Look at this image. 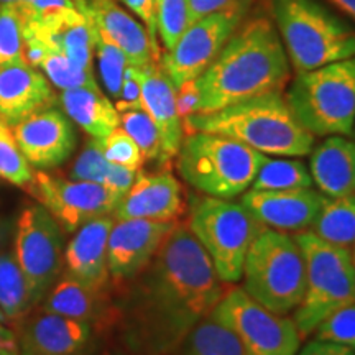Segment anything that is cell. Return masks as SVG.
Wrapping results in <instances>:
<instances>
[{
    "label": "cell",
    "instance_id": "f5cc1de1",
    "mask_svg": "<svg viewBox=\"0 0 355 355\" xmlns=\"http://www.w3.org/2000/svg\"><path fill=\"white\" fill-rule=\"evenodd\" d=\"M0 121H2V119H0Z\"/></svg>",
    "mask_w": 355,
    "mask_h": 355
},
{
    "label": "cell",
    "instance_id": "ffe728a7",
    "mask_svg": "<svg viewBox=\"0 0 355 355\" xmlns=\"http://www.w3.org/2000/svg\"><path fill=\"white\" fill-rule=\"evenodd\" d=\"M91 324L43 313L25 319L19 337L20 355H83L91 340Z\"/></svg>",
    "mask_w": 355,
    "mask_h": 355
},
{
    "label": "cell",
    "instance_id": "3957f363",
    "mask_svg": "<svg viewBox=\"0 0 355 355\" xmlns=\"http://www.w3.org/2000/svg\"><path fill=\"white\" fill-rule=\"evenodd\" d=\"M183 125L188 133H217L275 157H306L316 141L295 117L282 91L252 97L216 112L189 115Z\"/></svg>",
    "mask_w": 355,
    "mask_h": 355
},
{
    "label": "cell",
    "instance_id": "816d5d0a",
    "mask_svg": "<svg viewBox=\"0 0 355 355\" xmlns=\"http://www.w3.org/2000/svg\"><path fill=\"white\" fill-rule=\"evenodd\" d=\"M354 132H355V125H354Z\"/></svg>",
    "mask_w": 355,
    "mask_h": 355
},
{
    "label": "cell",
    "instance_id": "f546056e",
    "mask_svg": "<svg viewBox=\"0 0 355 355\" xmlns=\"http://www.w3.org/2000/svg\"><path fill=\"white\" fill-rule=\"evenodd\" d=\"M183 355H245V352L234 331L211 313L186 336Z\"/></svg>",
    "mask_w": 355,
    "mask_h": 355
},
{
    "label": "cell",
    "instance_id": "836d02e7",
    "mask_svg": "<svg viewBox=\"0 0 355 355\" xmlns=\"http://www.w3.org/2000/svg\"><path fill=\"white\" fill-rule=\"evenodd\" d=\"M96 25V24H94ZM94 53L97 56V64H99V74L102 83H104L105 91L112 99L117 101L121 97L123 73L128 66L127 56L119 46L110 42L102 35L99 30H94Z\"/></svg>",
    "mask_w": 355,
    "mask_h": 355
},
{
    "label": "cell",
    "instance_id": "484cf974",
    "mask_svg": "<svg viewBox=\"0 0 355 355\" xmlns=\"http://www.w3.org/2000/svg\"><path fill=\"white\" fill-rule=\"evenodd\" d=\"M311 229L322 241L350 250L355 245V193L340 198L324 196Z\"/></svg>",
    "mask_w": 355,
    "mask_h": 355
},
{
    "label": "cell",
    "instance_id": "74e56055",
    "mask_svg": "<svg viewBox=\"0 0 355 355\" xmlns=\"http://www.w3.org/2000/svg\"><path fill=\"white\" fill-rule=\"evenodd\" d=\"M110 166L112 163L104 157L101 141L97 139H91L79 153L69 171V180L76 181H91V183H99L104 186L107 180Z\"/></svg>",
    "mask_w": 355,
    "mask_h": 355
},
{
    "label": "cell",
    "instance_id": "b9f144b4",
    "mask_svg": "<svg viewBox=\"0 0 355 355\" xmlns=\"http://www.w3.org/2000/svg\"><path fill=\"white\" fill-rule=\"evenodd\" d=\"M296 355H355V350L327 340L313 339L300 352H296Z\"/></svg>",
    "mask_w": 355,
    "mask_h": 355
},
{
    "label": "cell",
    "instance_id": "5b68a950",
    "mask_svg": "<svg viewBox=\"0 0 355 355\" xmlns=\"http://www.w3.org/2000/svg\"><path fill=\"white\" fill-rule=\"evenodd\" d=\"M263 158V153L229 137L191 132L178 153V171L199 193L232 199L250 188Z\"/></svg>",
    "mask_w": 355,
    "mask_h": 355
},
{
    "label": "cell",
    "instance_id": "d4e9b609",
    "mask_svg": "<svg viewBox=\"0 0 355 355\" xmlns=\"http://www.w3.org/2000/svg\"><path fill=\"white\" fill-rule=\"evenodd\" d=\"M58 101L69 121L78 123L91 139L102 140L121 127V114L109 97L102 94L101 87L66 89Z\"/></svg>",
    "mask_w": 355,
    "mask_h": 355
},
{
    "label": "cell",
    "instance_id": "4fadbf2b",
    "mask_svg": "<svg viewBox=\"0 0 355 355\" xmlns=\"http://www.w3.org/2000/svg\"><path fill=\"white\" fill-rule=\"evenodd\" d=\"M63 229L43 206H26L15 227V255L37 301L53 286L63 266Z\"/></svg>",
    "mask_w": 355,
    "mask_h": 355
},
{
    "label": "cell",
    "instance_id": "f35d334b",
    "mask_svg": "<svg viewBox=\"0 0 355 355\" xmlns=\"http://www.w3.org/2000/svg\"><path fill=\"white\" fill-rule=\"evenodd\" d=\"M104 157L110 163L122 165L130 170L140 171L144 166V155H141L139 145L133 141V139L123 128L117 127L114 132H110L105 139L99 140Z\"/></svg>",
    "mask_w": 355,
    "mask_h": 355
},
{
    "label": "cell",
    "instance_id": "ee69618b",
    "mask_svg": "<svg viewBox=\"0 0 355 355\" xmlns=\"http://www.w3.org/2000/svg\"><path fill=\"white\" fill-rule=\"evenodd\" d=\"M232 0H189V24L209 15V13L219 10V8L229 6Z\"/></svg>",
    "mask_w": 355,
    "mask_h": 355
},
{
    "label": "cell",
    "instance_id": "7402d4cb",
    "mask_svg": "<svg viewBox=\"0 0 355 355\" xmlns=\"http://www.w3.org/2000/svg\"><path fill=\"white\" fill-rule=\"evenodd\" d=\"M114 222L112 216L89 220L76 230L63 254L66 273L97 291L104 290L109 282L107 243Z\"/></svg>",
    "mask_w": 355,
    "mask_h": 355
},
{
    "label": "cell",
    "instance_id": "d6a6232c",
    "mask_svg": "<svg viewBox=\"0 0 355 355\" xmlns=\"http://www.w3.org/2000/svg\"><path fill=\"white\" fill-rule=\"evenodd\" d=\"M121 128H123L133 141L139 145L145 159H157L162 165H170L163 152L162 137L153 119L145 109H133L121 112Z\"/></svg>",
    "mask_w": 355,
    "mask_h": 355
},
{
    "label": "cell",
    "instance_id": "44dd1931",
    "mask_svg": "<svg viewBox=\"0 0 355 355\" xmlns=\"http://www.w3.org/2000/svg\"><path fill=\"white\" fill-rule=\"evenodd\" d=\"M87 12L97 30L119 46L127 56L128 64L146 66L159 61L162 51L155 46L148 30L141 21L125 10L117 0H86Z\"/></svg>",
    "mask_w": 355,
    "mask_h": 355
},
{
    "label": "cell",
    "instance_id": "2e32d148",
    "mask_svg": "<svg viewBox=\"0 0 355 355\" xmlns=\"http://www.w3.org/2000/svg\"><path fill=\"white\" fill-rule=\"evenodd\" d=\"M173 222L150 219L115 220L109 234L107 265L114 278L140 273L173 229Z\"/></svg>",
    "mask_w": 355,
    "mask_h": 355
},
{
    "label": "cell",
    "instance_id": "7bdbcfd3",
    "mask_svg": "<svg viewBox=\"0 0 355 355\" xmlns=\"http://www.w3.org/2000/svg\"><path fill=\"white\" fill-rule=\"evenodd\" d=\"M0 3H26V6L35 8L40 17L61 10V8H76L73 0H0Z\"/></svg>",
    "mask_w": 355,
    "mask_h": 355
},
{
    "label": "cell",
    "instance_id": "cb8c5ba5",
    "mask_svg": "<svg viewBox=\"0 0 355 355\" xmlns=\"http://www.w3.org/2000/svg\"><path fill=\"white\" fill-rule=\"evenodd\" d=\"M309 173L319 193L340 198L355 193V141L343 135H331L313 146Z\"/></svg>",
    "mask_w": 355,
    "mask_h": 355
},
{
    "label": "cell",
    "instance_id": "ab89813d",
    "mask_svg": "<svg viewBox=\"0 0 355 355\" xmlns=\"http://www.w3.org/2000/svg\"><path fill=\"white\" fill-rule=\"evenodd\" d=\"M115 109L119 114L125 110L144 109L141 104V84H140V69L137 66L128 64L123 73L121 97L115 101Z\"/></svg>",
    "mask_w": 355,
    "mask_h": 355
},
{
    "label": "cell",
    "instance_id": "4dcf8cb0",
    "mask_svg": "<svg viewBox=\"0 0 355 355\" xmlns=\"http://www.w3.org/2000/svg\"><path fill=\"white\" fill-rule=\"evenodd\" d=\"M313 176L300 159H295V157H265L250 189H306L313 188Z\"/></svg>",
    "mask_w": 355,
    "mask_h": 355
},
{
    "label": "cell",
    "instance_id": "30bf717a",
    "mask_svg": "<svg viewBox=\"0 0 355 355\" xmlns=\"http://www.w3.org/2000/svg\"><path fill=\"white\" fill-rule=\"evenodd\" d=\"M255 0H232L229 6L191 24L171 50L163 51L159 64L176 89L202 74L229 38L250 15Z\"/></svg>",
    "mask_w": 355,
    "mask_h": 355
},
{
    "label": "cell",
    "instance_id": "e0dca14e",
    "mask_svg": "<svg viewBox=\"0 0 355 355\" xmlns=\"http://www.w3.org/2000/svg\"><path fill=\"white\" fill-rule=\"evenodd\" d=\"M56 101L51 83L42 71L26 61L0 64V119L8 127L53 107Z\"/></svg>",
    "mask_w": 355,
    "mask_h": 355
},
{
    "label": "cell",
    "instance_id": "9a60e30c",
    "mask_svg": "<svg viewBox=\"0 0 355 355\" xmlns=\"http://www.w3.org/2000/svg\"><path fill=\"white\" fill-rule=\"evenodd\" d=\"M322 194L313 188L259 191L247 189L241 204L261 227L279 232H303L313 225Z\"/></svg>",
    "mask_w": 355,
    "mask_h": 355
},
{
    "label": "cell",
    "instance_id": "277c9868",
    "mask_svg": "<svg viewBox=\"0 0 355 355\" xmlns=\"http://www.w3.org/2000/svg\"><path fill=\"white\" fill-rule=\"evenodd\" d=\"M272 19L296 74L355 56V30L319 0H272Z\"/></svg>",
    "mask_w": 355,
    "mask_h": 355
},
{
    "label": "cell",
    "instance_id": "bcb514c9",
    "mask_svg": "<svg viewBox=\"0 0 355 355\" xmlns=\"http://www.w3.org/2000/svg\"><path fill=\"white\" fill-rule=\"evenodd\" d=\"M327 2L355 21V0H327Z\"/></svg>",
    "mask_w": 355,
    "mask_h": 355
},
{
    "label": "cell",
    "instance_id": "60d3db41",
    "mask_svg": "<svg viewBox=\"0 0 355 355\" xmlns=\"http://www.w3.org/2000/svg\"><path fill=\"white\" fill-rule=\"evenodd\" d=\"M122 3L132 13H135V17L148 30L150 38L155 46L162 51V44L158 40L157 32V21H155V12H153V0H122Z\"/></svg>",
    "mask_w": 355,
    "mask_h": 355
},
{
    "label": "cell",
    "instance_id": "8992f818",
    "mask_svg": "<svg viewBox=\"0 0 355 355\" xmlns=\"http://www.w3.org/2000/svg\"><path fill=\"white\" fill-rule=\"evenodd\" d=\"M243 290L275 314L286 316L304 296L306 263L290 234L261 227L243 261Z\"/></svg>",
    "mask_w": 355,
    "mask_h": 355
},
{
    "label": "cell",
    "instance_id": "603a6c76",
    "mask_svg": "<svg viewBox=\"0 0 355 355\" xmlns=\"http://www.w3.org/2000/svg\"><path fill=\"white\" fill-rule=\"evenodd\" d=\"M141 104L146 114L153 119L162 137L163 152L166 162L178 157L184 139L183 119L180 117L176 105V87L168 78L159 61L141 66Z\"/></svg>",
    "mask_w": 355,
    "mask_h": 355
},
{
    "label": "cell",
    "instance_id": "1f68e13d",
    "mask_svg": "<svg viewBox=\"0 0 355 355\" xmlns=\"http://www.w3.org/2000/svg\"><path fill=\"white\" fill-rule=\"evenodd\" d=\"M37 69H42L48 81L61 91L74 87L99 89V84L94 78V71L79 68L68 56L55 50V48L48 46V44H44V51L40 58Z\"/></svg>",
    "mask_w": 355,
    "mask_h": 355
},
{
    "label": "cell",
    "instance_id": "4316f807",
    "mask_svg": "<svg viewBox=\"0 0 355 355\" xmlns=\"http://www.w3.org/2000/svg\"><path fill=\"white\" fill-rule=\"evenodd\" d=\"M101 291L92 290L66 273L60 282L53 286L48 295L44 311L60 316L78 319V321L91 322L99 314Z\"/></svg>",
    "mask_w": 355,
    "mask_h": 355
},
{
    "label": "cell",
    "instance_id": "7dc6e473",
    "mask_svg": "<svg viewBox=\"0 0 355 355\" xmlns=\"http://www.w3.org/2000/svg\"><path fill=\"white\" fill-rule=\"evenodd\" d=\"M8 225L7 222H3L2 219H0V247H3V243H6L7 237H8Z\"/></svg>",
    "mask_w": 355,
    "mask_h": 355
},
{
    "label": "cell",
    "instance_id": "d6986e66",
    "mask_svg": "<svg viewBox=\"0 0 355 355\" xmlns=\"http://www.w3.org/2000/svg\"><path fill=\"white\" fill-rule=\"evenodd\" d=\"M96 25L87 12V2L81 10L71 7L46 13L32 24L30 35L44 44L61 51L79 68L92 71Z\"/></svg>",
    "mask_w": 355,
    "mask_h": 355
},
{
    "label": "cell",
    "instance_id": "f907efd6",
    "mask_svg": "<svg viewBox=\"0 0 355 355\" xmlns=\"http://www.w3.org/2000/svg\"><path fill=\"white\" fill-rule=\"evenodd\" d=\"M0 321L7 322V319H6V316H3V314H2V311H0Z\"/></svg>",
    "mask_w": 355,
    "mask_h": 355
},
{
    "label": "cell",
    "instance_id": "52a82bcc",
    "mask_svg": "<svg viewBox=\"0 0 355 355\" xmlns=\"http://www.w3.org/2000/svg\"><path fill=\"white\" fill-rule=\"evenodd\" d=\"M285 97L295 117L314 137L352 135L355 56L298 73Z\"/></svg>",
    "mask_w": 355,
    "mask_h": 355
},
{
    "label": "cell",
    "instance_id": "9c48e42d",
    "mask_svg": "<svg viewBox=\"0 0 355 355\" xmlns=\"http://www.w3.org/2000/svg\"><path fill=\"white\" fill-rule=\"evenodd\" d=\"M188 227L209 255L220 282L242 278L247 252L261 225L242 204L219 198H196Z\"/></svg>",
    "mask_w": 355,
    "mask_h": 355
},
{
    "label": "cell",
    "instance_id": "c3c4849f",
    "mask_svg": "<svg viewBox=\"0 0 355 355\" xmlns=\"http://www.w3.org/2000/svg\"><path fill=\"white\" fill-rule=\"evenodd\" d=\"M73 2H74V6H76L78 10H81V8L86 6V0H73Z\"/></svg>",
    "mask_w": 355,
    "mask_h": 355
},
{
    "label": "cell",
    "instance_id": "681fc988",
    "mask_svg": "<svg viewBox=\"0 0 355 355\" xmlns=\"http://www.w3.org/2000/svg\"><path fill=\"white\" fill-rule=\"evenodd\" d=\"M350 257H352V266H354V277H355V245L350 248Z\"/></svg>",
    "mask_w": 355,
    "mask_h": 355
},
{
    "label": "cell",
    "instance_id": "d590c367",
    "mask_svg": "<svg viewBox=\"0 0 355 355\" xmlns=\"http://www.w3.org/2000/svg\"><path fill=\"white\" fill-rule=\"evenodd\" d=\"M0 178L17 186H26L33 178L32 165L20 152L12 128L3 121H0Z\"/></svg>",
    "mask_w": 355,
    "mask_h": 355
},
{
    "label": "cell",
    "instance_id": "e575fe53",
    "mask_svg": "<svg viewBox=\"0 0 355 355\" xmlns=\"http://www.w3.org/2000/svg\"><path fill=\"white\" fill-rule=\"evenodd\" d=\"M153 12L163 51L171 50L178 38L188 28L189 0H153Z\"/></svg>",
    "mask_w": 355,
    "mask_h": 355
},
{
    "label": "cell",
    "instance_id": "f6af8a7d",
    "mask_svg": "<svg viewBox=\"0 0 355 355\" xmlns=\"http://www.w3.org/2000/svg\"><path fill=\"white\" fill-rule=\"evenodd\" d=\"M0 355H20L19 337L3 321H0Z\"/></svg>",
    "mask_w": 355,
    "mask_h": 355
},
{
    "label": "cell",
    "instance_id": "8fae6325",
    "mask_svg": "<svg viewBox=\"0 0 355 355\" xmlns=\"http://www.w3.org/2000/svg\"><path fill=\"white\" fill-rule=\"evenodd\" d=\"M212 314L234 331L245 355H296L300 350L295 321L265 309L243 288L222 296Z\"/></svg>",
    "mask_w": 355,
    "mask_h": 355
},
{
    "label": "cell",
    "instance_id": "7a4b0ae2",
    "mask_svg": "<svg viewBox=\"0 0 355 355\" xmlns=\"http://www.w3.org/2000/svg\"><path fill=\"white\" fill-rule=\"evenodd\" d=\"M290 76V61L272 17L248 15L206 71L193 79L198 114L282 91Z\"/></svg>",
    "mask_w": 355,
    "mask_h": 355
},
{
    "label": "cell",
    "instance_id": "f1b7e54d",
    "mask_svg": "<svg viewBox=\"0 0 355 355\" xmlns=\"http://www.w3.org/2000/svg\"><path fill=\"white\" fill-rule=\"evenodd\" d=\"M38 12L26 3H0V64L25 61V48Z\"/></svg>",
    "mask_w": 355,
    "mask_h": 355
},
{
    "label": "cell",
    "instance_id": "8d00e7d4",
    "mask_svg": "<svg viewBox=\"0 0 355 355\" xmlns=\"http://www.w3.org/2000/svg\"><path fill=\"white\" fill-rule=\"evenodd\" d=\"M314 339L345 345L355 350V301L331 313L314 329Z\"/></svg>",
    "mask_w": 355,
    "mask_h": 355
},
{
    "label": "cell",
    "instance_id": "5bb4252c",
    "mask_svg": "<svg viewBox=\"0 0 355 355\" xmlns=\"http://www.w3.org/2000/svg\"><path fill=\"white\" fill-rule=\"evenodd\" d=\"M10 128L26 162L38 170L63 165L76 148L73 123L55 107L40 110Z\"/></svg>",
    "mask_w": 355,
    "mask_h": 355
},
{
    "label": "cell",
    "instance_id": "7c38bea8",
    "mask_svg": "<svg viewBox=\"0 0 355 355\" xmlns=\"http://www.w3.org/2000/svg\"><path fill=\"white\" fill-rule=\"evenodd\" d=\"M53 216L64 232H76L89 220L112 214L121 198L105 186L91 181L64 180L40 170L25 186Z\"/></svg>",
    "mask_w": 355,
    "mask_h": 355
},
{
    "label": "cell",
    "instance_id": "83f0119b",
    "mask_svg": "<svg viewBox=\"0 0 355 355\" xmlns=\"http://www.w3.org/2000/svg\"><path fill=\"white\" fill-rule=\"evenodd\" d=\"M37 303L15 255L0 254V311L7 322L20 321Z\"/></svg>",
    "mask_w": 355,
    "mask_h": 355
},
{
    "label": "cell",
    "instance_id": "ba28073f",
    "mask_svg": "<svg viewBox=\"0 0 355 355\" xmlns=\"http://www.w3.org/2000/svg\"><path fill=\"white\" fill-rule=\"evenodd\" d=\"M295 241L304 255L306 288L293 321L306 337L331 313L355 301V277L349 248L332 245L311 230L298 232Z\"/></svg>",
    "mask_w": 355,
    "mask_h": 355
},
{
    "label": "cell",
    "instance_id": "ac0fdd59",
    "mask_svg": "<svg viewBox=\"0 0 355 355\" xmlns=\"http://www.w3.org/2000/svg\"><path fill=\"white\" fill-rule=\"evenodd\" d=\"M184 212L183 191L171 173L146 175L140 171L130 191L117 204L112 217L173 222Z\"/></svg>",
    "mask_w": 355,
    "mask_h": 355
},
{
    "label": "cell",
    "instance_id": "6da1fadb",
    "mask_svg": "<svg viewBox=\"0 0 355 355\" xmlns=\"http://www.w3.org/2000/svg\"><path fill=\"white\" fill-rule=\"evenodd\" d=\"M144 300L152 345L166 354L183 344L224 296L214 265L188 225H173L153 255Z\"/></svg>",
    "mask_w": 355,
    "mask_h": 355
}]
</instances>
